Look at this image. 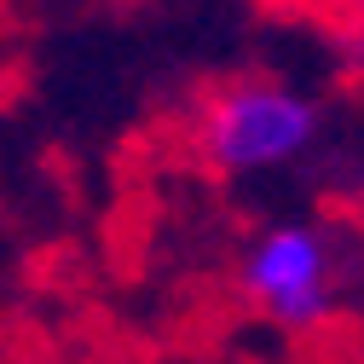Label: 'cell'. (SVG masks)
<instances>
[{
  "label": "cell",
  "instance_id": "cell-1",
  "mask_svg": "<svg viewBox=\"0 0 364 364\" xmlns=\"http://www.w3.org/2000/svg\"><path fill=\"white\" fill-rule=\"evenodd\" d=\"M318 139V105L284 81H232L203 105L197 122V151L220 173H266V168H289L312 151Z\"/></svg>",
  "mask_w": 364,
  "mask_h": 364
},
{
  "label": "cell",
  "instance_id": "cell-3",
  "mask_svg": "<svg viewBox=\"0 0 364 364\" xmlns=\"http://www.w3.org/2000/svg\"><path fill=\"white\" fill-rule=\"evenodd\" d=\"M341 12H353V18H364V0H336Z\"/></svg>",
  "mask_w": 364,
  "mask_h": 364
},
{
  "label": "cell",
  "instance_id": "cell-2",
  "mask_svg": "<svg viewBox=\"0 0 364 364\" xmlns=\"http://www.w3.org/2000/svg\"><path fill=\"white\" fill-rule=\"evenodd\" d=\"M243 295L284 330H312L336 306V255L330 237L306 220L266 225L243 255Z\"/></svg>",
  "mask_w": 364,
  "mask_h": 364
}]
</instances>
